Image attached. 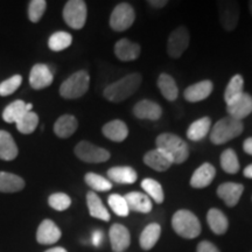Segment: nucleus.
Instances as JSON below:
<instances>
[{
    "mask_svg": "<svg viewBox=\"0 0 252 252\" xmlns=\"http://www.w3.org/2000/svg\"><path fill=\"white\" fill-rule=\"evenodd\" d=\"M143 77L139 72L128 74L115 83L110 84L104 89V97L112 103H121L127 99L139 89Z\"/></svg>",
    "mask_w": 252,
    "mask_h": 252,
    "instance_id": "1",
    "label": "nucleus"
},
{
    "mask_svg": "<svg viewBox=\"0 0 252 252\" xmlns=\"http://www.w3.org/2000/svg\"><path fill=\"white\" fill-rule=\"evenodd\" d=\"M156 144L157 149L168 154L174 163L180 165V163H184L188 159V145L179 135L174 133H161L158 135Z\"/></svg>",
    "mask_w": 252,
    "mask_h": 252,
    "instance_id": "2",
    "label": "nucleus"
},
{
    "mask_svg": "<svg viewBox=\"0 0 252 252\" xmlns=\"http://www.w3.org/2000/svg\"><path fill=\"white\" fill-rule=\"evenodd\" d=\"M244 124L232 117L220 119L210 130V141L214 145H222L235 139L243 133Z\"/></svg>",
    "mask_w": 252,
    "mask_h": 252,
    "instance_id": "3",
    "label": "nucleus"
},
{
    "mask_svg": "<svg viewBox=\"0 0 252 252\" xmlns=\"http://www.w3.org/2000/svg\"><path fill=\"white\" fill-rule=\"evenodd\" d=\"M172 226L180 237L186 239L196 238L202 231V226L195 214L190 210H178L172 219Z\"/></svg>",
    "mask_w": 252,
    "mask_h": 252,
    "instance_id": "4",
    "label": "nucleus"
},
{
    "mask_svg": "<svg viewBox=\"0 0 252 252\" xmlns=\"http://www.w3.org/2000/svg\"><path fill=\"white\" fill-rule=\"evenodd\" d=\"M90 76L86 70L74 72L60 87V94L65 99H76L89 90Z\"/></svg>",
    "mask_w": 252,
    "mask_h": 252,
    "instance_id": "5",
    "label": "nucleus"
},
{
    "mask_svg": "<svg viewBox=\"0 0 252 252\" xmlns=\"http://www.w3.org/2000/svg\"><path fill=\"white\" fill-rule=\"evenodd\" d=\"M88 8L83 0H69L63 8V19L72 30H81L87 21Z\"/></svg>",
    "mask_w": 252,
    "mask_h": 252,
    "instance_id": "6",
    "label": "nucleus"
},
{
    "mask_svg": "<svg viewBox=\"0 0 252 252\" xmlns=\"http://www.w3.org/2000/svg\"><path fill=\"white\" fill-rule=\"evenodd\" d=\"M75 156L88 163H100L108 161L111 154L108 150L96 146L90 141H80L75 147Z\"/></svg>",
    "mask_w": 252,
    "mask_h": 252,
    "instance_id": "7",
    "label": "nucleus"
},
{
    "mask_svg": "<svg viewBox=\"0 0 252 252\" xmlns=\"http://www.w3.org/2000/svg\"><path fill=\"white\" fill-rule=\"evenodd\" d=\"M135 20L134 9L127 2H121L113 8L110 15V27L116 32L128 30Z\"/></svg>",
    "mask_w": 252,
    "mask_h": 252,
    "instance_id": "8",
    "label": "nucleus"
},
{
    "mask_svg": "<svg viewBox=\"0 0 252 252\" xmlns=\"http://www.w3.org/2000/svg\"><path fill=\"white\" fill-rule=\"evenodd\" d=\"M189 41H190V36H189L187 28L184 26L175 28L167 40V54L173 59L181 58L186 49L188 48Z\"/></svg>",
    "mask_w": 252,
    "mask_h": 252,
    "instance_id": "9",
    "label": "nucleus"
},
{
    "mask_svg": "<svg viewBox=\"0 0 252 252\" xmlns=\"http://www.w3.org/2000/svg\"><path fill=\"white\" fill-rule=\"evenodd\" d=\"M220 20L225 31L231 32L237 27L239 19V4L236 1H219Z\"/></svg>",
    "mask_w": 252,
    "mask_h": 252,
    "instance_id": "10",
    "label": "nucleus"
},
{
    "mask_svg": "<svg viewBox=\"0 0 252 252\" xmlns=\"http://www.w3.org/2000/svg\"><path fill=\"white\" fill-rule=\"evenodd\" d=\"M54 80V71L49 65L37 63L32 68L30 74V84L33 89L41 90L49 87Z\"/></svg>",
    "mask_w": 252,
    "mask_h": 252,
    "instance_id": "11",
    "label": "nucleus"
},
{
    "mask_svg": "<svg viewBox=\"0 0 252 252\" xmlns=\"http://www.w3.org/2000/svg\"><path fill=\"white\" fill-rule=\"evenodd\" d=\"M226 112L229 117L237 121H242L252 112V96L248 93H243L238 98L226 104Z\"/></svg>",
    "mask_w": 252,
    "mask_h": 252,
    "instance_id": "12",
    "label": "nucleus"
},
{
    "mask_svg": "<svg viewBox=\"0 0 252 252\" xmlns=\"http://www.w3.org/2000/svg\"><path fill=\"white\" fill-rule=\"evenodd\" d=\"M62 232L52 220H43L36 230V241L42 245H52L60 241Z\"/></svg>",
    "mask_w": 252,
    "mask_h": 252,
    "instance_id": "13",
    "label": "nucleus"
},
{
    "mask_svg": "<svg viewBox=\"0 0 252 252\" xmlns=\"http://www.w3.org/2000/svg\"><path fill=\"white\" fill-rule=\"evenodd\" d=\"M109 237L113 252H124L131 244V235L128 229L118 223L111 225Z\"/></svg>",
    "mask_w": 252,
    "mask_h": 252,
    "instance_id": "14",
    "label": "nucleus"
},
{
    "mask_svg": "<svg viewBox=\"0 0 252 252\" xmlns=\"http://www.w3.org/2000/svg\"><path fill=\"white\" fill-rule=\"evenodd\" d=\"M244 191V186L237 182H224L217 188V195L224 201L226 206L232 208L237 206Z\"/></svg>",
    "mask_w": 252,
    "mask_h": 252,
    "instance_id": "15",
    "label": "nucleus"
},
{
    "mask_svg": "<svg viewBox=\"0 0 252 252\" xmlns=\"http://www.w3.org/2000/svg\"><path fill=\"white\" fill-rule=\"evenodd\" d=\"M213 82L209 80H204L189 86L187 89L185 90L184 97L187 102L197 103L208 98V97L210 96V94L213 93Z\"/></svg>",
    "mask_w": 252,
    "mask_h": 252,
    "instance_id": "16",
    "label": "nucleus"
},
{
    "mask_svg": "<svg viewBox=\"0 0 252 252\" xmlns=\"http://www.w3.org/2000/svg\"><path fill=\"white\" fill-rule=\"evenodd\" d=\"M216 175V168L210 162H204L195 169L190 178V186L193 188H206L212 185Z\"/></svg>",
    "mask_w": 252,
    "mask_h": 252,
    "instance_id": "17",
    "label": "nucleus"
},
{
    "mask_svg": "<svg viewBox=\"0 0 252 252\" xmlns=\"http://www.w3.org/2000/svg\"><path fill=\"white\" fill-rule=\"evenodd\" d=\"M133 115L139 119L159 121L162 115V109L159 104L153 100L143 99L133 106Z\"/></svg>",
    "mask_w": 252,
    "mask_h": 252,
    "instance_id": "18",
    "label": "nucleus"
},
{
    "mask_svg": "<svg viewBox=\"0 0 252 252\" xmlns=\"http://www.w3.org/2000/svg\"><path fill=\"white\" fill-rule=\"evenodd\" d=\"M144 162L146 163V166H149L150 168L154 169L158 172H165L171 167L173 163L172 158L168 154L163 152V151L156 149L152 151H149L144 156Z\"/></svg>",
    "mask_w": 252,
    "mask_h": 252,
    "instance_id": "19",
    "label": "nucleus"
},
{
    "mask_svg": "<svg viewBox=\"0 0 252 252\" xmlns=\"http://www.w3.org/2000/svg\"><path fill=\"white\" fill-rule=\"evenodd\" d=\"M140 46L128 39H121L115 45V55L123 62L134 61L140 56Z\"/></svg>",
    "mask_w": 252,
    "mask_h": 252,
    "instance_id": "20",
    "label": "nucleus"
},
{
    "mask_svg": "<svg viewBox=\"0 0 252 252\" xmlns=\"http://www.w3.org/2000/svg\"><path fill=\"white\" fill-rule=\"evenodd\" d=\"M130 212L149 214L153 209L152 200L140 191H131L124 196Z\"/></svg>",
    "mask_w": 252,
    "mask_h": 252,
    "instance_id": "21",
    "label": "nucleus"
},
{
    "mask_svg": "<svg viewBox=\"0 0 252 252\" xmlns=\"http://www.w3.org/2000/svg\"><path fill=\"white\" fill-rule=\"evenodd\" d=\"M110 181L121 185H132L137 181L138 174L130 166H116L108 171Z\"/></svg>",
    "mask_w": 252,
    "mask_h": 252,
    "instance_id": "22",
    "label": "nucleus"
},
{
    "mask_svg": "<svg viewBox=\"0 0 252 252\" xmlns=\"http://www.w3.org/2000/svg\"><path fill=\"white\" fill-rule=\"evenodd\" d=\"M102 132L108 139L115 141V143H122L128 135L127 125L119 119L106 123L102 127Z\"/></svg>",
    "mask_w": 252,
    "mask_h": 252,
    "instance_id": "23",
    "label": "nucleus"
},
{
    "mask_svg": "<svg viewBox=\"0 0 252 252\" xmlns=\"http://www.w3.org/2000/svg\"><path fill=\"white\" fill-rule=\"evenodd\" d=\"M207 222L212 231L216 235H224L228 231L229 220L222 210L212 208L207 214Z\"/></svg>",
    "mask_w": 252,
    "mask_h": 252,
    "instance_id": "24",
    "label": "nucleus"
},
{
    "mask_svg": "<svg viewBox=\"0 0 252 252\" xmlns=\"http://www.w3.org/2000/svg\"><path fill=\"white\" fill-rule=\"evenodd\" d=\"M78 127V122L75 116L63 115L60 117L54 124V132L59 138L65 139L71 137Z\"/></svg>",
    "mask_w": 252,
    "mask_h": 252,
    "instance_id": "25",
    "label": "nucleus"
},
{
    "mask_svg": "<svg viewBox=\"0 0 252 252\" xmlns=\"http://www.w3.org/2000/svg\"><path fill=\"white\" fill-rule=\"evenodd\" d=\"M87 204L89 214L94 219L105 220V222H109L110 219H111L108 209L103 204L100 197L94 191H89L87 194Z\"/></svg>",
    "mask_w": 252,
    "mask_h": 252,
    "instance_id": "26",
    "label": "nucleus"
},
{
    "mask_svg": "<svg viewBox=\"0 0 252 252\" xmlns=\"http://www.w3.org/2000/svg\"><path fill=\"white\" fill-rule=\"evenodd\" d=\"M18 146L11 134L4 130H0V159L11 161L18 157Z\"/></svg>",
    "mask_w": 252,
    "mask_h": 252,
    "instance_id": "27",
    "label": "nucleus"
},
{
    "mask_svg": "<svg viewBox=\"0 0 252 252\" xmlns=\"http://www.w3.org/2000/svg\"><path fill=\"white\" fill-rule=\"evenodd\" d=\"M212 130V121L209 117H202L189 125L187 137L191 141H200L204 139Z\"/></svg>",
    "mask_w": 252,
    "mask_h": 252,
    "instance_id": "28",
    "label": "nucleus"
},
{
    "mask_svg": "<svg viewBox=\"0 0 252 252\" xmlns=\"http://www.w3.org/2000/svg\"><path fill=\"white\" fill-rule=\"evenodd\" d=\"M25 188V180L13 173L0 172V191L1 193H17Z\"/></svg>",
    "mask_w": 252,
    "mask_h": 252,
    "instance_id": "29",
    "label": "nucleus"
},
{
    "mask_svg": "<svg viewBox=\"0 0 252 252\" xmlns=\"http://www.w3.org/2000/svg\"><path fill=\"white\" fill-rule=\"evenodd\" d=\"M161 235V226L158 223H151L143 230L139 237V244L143 250L149 251L156 247Z\"/></svg>",
    "mask_w": 252,
    "mask_h": 252,
    "instance_id": "30",
    "label": "nucleus"
},
{
    "mask_svg": "<svg viewBox=\"0 0 252 252\" xmlns=\"http://www.w3.org/2000/svg\"><path fill=\"white\" fill-rule=\"evenodd\" d=\"M158 88H159L160 93L169 102H174L179 96V89L176 86V82L171 75L168 74H160L158 77Z\"/></svg>",
    "mask_w": 252,
    "mask_h": 252,
    "instance_id": "31",
    "label": "nucleus"
},
{
    "mask_svg": "<svg viewBox=\"0 0 252 252\" xmlns=\"http://www.w3.org/2000/svg\"><path fill=\"white\" fill-rule=\"evenodd\" d=\"M244 78L242 75H235L228 83L224 91V102L229 104L232 100L238 98L244 93Z\"/></svg>",
    "mask_w": 252,
    "mask_h": 252,
    "instance_id": "32",
    "label": "nucleus"
},
{
    "mask_svg": "<svg viewBox=\"0 0 252 252\" xmlns=\"http://www.w3.org/2000/svg\"><path fill=\"white\" fill-rule=\"evenodd\" d=\"M220 161L222 169L228 174H236L241 168L237 154L232 149H226L223 151L222 154H220Z\"/></svg>",
    "mask_w": 252,
    "mask_h": 252,
    "instance_id": "33",
    "label": "nucleus"
},
{
    "mask_svg": "<svg viewBox=\"0 0 252 252\" xmlns=\"http://www.w3.org/2000/svg\"><path fill=\"white\" fill-rule=\"evenodd\" d=\"M141 188L146 191L147 196L152 198L154 202H157L158 204H161L163 202V200H165L162 186L157 180H154V179H144V180L141 181Z\"/></svg>",
    "mask_w": 252,
    "mask_h": 252,
    "instance_id": "34",
    "label": "nucleus"
},
{
    "mask_svg": "<svg viewBox=\"0 0 252 252\" xmlns=\"http://www.w3.org/2000/svg\"><path fill=\"white\" fill-rule=\"evenodd\" d=\"M26 112V103L21 99L14 100L5 108L2 112V119L6 123H17Z\"/></svg>",
    "mask_w": 252,
    "mask_h": 252,
    "instance_id": "35",
    "label": "nucleus"
},
{
    "mask_svg": "<svg viewBox=\"0 0 252 252\" xmlns=\"http://www.w3.org/2000/svg\"><path fill=\"white\" fill-rule=\"evenodd\" d=\"M72 42V36L67 32H55L50 35L48 40V47L53 52H62L67 49Z\"/></svg>",
    "mask_w": 252,
    "mask_h": 252,
    "instance_id": "36",
    "label": "nucleus"
},
{
    "mask_svg": "<svg viewBox=\"0 0 252 252\" xmlns=\"http://www.w3.org/2000/svg\"><path fill=\"white\" fill-rule=\"evenodd\" d=\"M15 124L20 133L31 134L36 130L37 124H39V116L33 111H27Z\"/></svg>",
    "mask_w": 252,
    "mask_h": 252,
    "instance_id": "37",
    "label": "nucleus"
},
{
    "mask_svg": "<svg viewBox=\"0 0 252 252\" xmlns=\"http://www.w3.org/2000/svg\"><path fill=\"white\" fill-rule=\"evenodd\" d=\"M84 181L87 182V185L96 191H108L112 188V182L105 179L102 175L96 174V173H87L84 176Z\"/></svg>",
    "mask_w": 252,
    "mask_h": 252,
    "instance_id": "38",
    "label": "nucleus"
},
{
    "mask_svg": "<svg viewBox=\"0 0 252 252\" xmlns=\"http://www.w3.org/2000/svg\"><path fill=\"white\" fill-rule=\"evenodd\" d=\"M108 202L110 208L116 215L121 217H126L130 214V209H128L127 203H126L124 196L119 194H111L108 198Z\"/></svg>",
    "mask_w": 252,
    "mask_h": 252,
    "instance_id": "39",
    "label": "nucleus"
},
{
    "mask_svg": "<svg viewBox=\"0 0 252 252\" xmlns=\"http://www.w3.org/2000/svg\"><path fill=\"white\" fill-rule=\"evenodd\" d=\"M48 204L54 210L63 212V210H67L71 206V198L69 195L64 193H54L49 196Z\"/></svg>",
    "mask_w": 252,
    "mask_h": 252,
    "instance_id": "40",
    "label": "nucleus"
},
{
    "mask_svg": "<svg viewBox=\"0 0 252 252\" xmlns=\"http://www.w3.org/2000/svg\"><path fill=\"white\" fill-rule=\"evenodd\" d=\"M47 8V2L45 0H32L28 6V18L32 23H37L42 18Z\"/></svg>",
    "mask_w": 252,
    "mask_h": 252,
    "instance_id": "41",
    "label": "nucleus"
},
{
    "mask_svg": "<svg viewBox=\"0 0 252 252\" xmlns=\"http://www.w3.org/2000/svg\"><path fill=\"white\" fill-rule=\"evenodd\" d=\"M23 83V77L20 75H14L8 80L0 83V96H9L17 91L19 87Z\"/></svg>",
    "mask_w": 252,
    "mask_h": 252,
    "instance_id": "42",
    "label": "nucleus"
},
{
    "mask_svg": "<svg viewBox=\"0 0 252 252\" xmlns=\"http://www.w3.org/2000/svg\"><path fill=\"white\" fill-rule=\"evenodd\" d=\"M196 252H220L216 245H214L212 242L202 241L198 243L196 248Z\"/></svg>",
    "mask_w": 252,
    "mask_h": 252,
    "instance_id": "43",
    "label": "nucleus"
},
{
    "mask_svg": "<svg viewBox=\"0 0 252 252\" xmlns=\"http://www.w3.org/2000/svg\"><path fill=\"white\" fill-rule=\"evenodd\" d=\"M103 241V232L100 230H94L93 232V244L96 248H98L102 244Z\"/></svg>",
    "mask_w": 252,
    "mask_h": 252,
    "instance_id": "44",
    "label": "nucleus"
},
{
    "mask_svg": "<svg viewBox=\"0 0 252 252\" xmlns=\"http://www.w3.org/2000/svg\"><path fill=\"white\" fill-rule=\"evenodd\" d=\"M147 4L152 6L153 8H162L168 4V1H167V0H149Z\"/></svg>",
    "mask_w": 252,
    "mask_h": 252,
    "instance_id": "45",
    "label": "nucleus"
},
{
    "mask_svg": "<svg viewBox=\"0 0 252 252\" xmlns=\"http://www.w3.org/2000/svg\"><path fill=\"white\" fill-rule=\"evenodd\" d=\"M243 150L245 153L249 154V156H252V137L244 140Z\"/></svg>",
    "mask_w": 252,
    "mask_h": 252,
    "instance_id": "46",
    "label": "nucleus"
},
{
    "mask_svg": "<svg viewBox=\"0 0 252 252\" xmlns=\"http://www.w3.org/2000/svg\"><path fill=\"white\" fill-rule=\"evenodd\" d=\"M243 174H244L245 178L252 179V163H251V165H249L248 167H245Z\"/></svg>",
    "mask_w": 252,
    "mask_h": 252,
    "instance_id": "47",
    "label": "nucleus"
},
{
    "mask_svg": "<svg viewBox=\"0 0 252 252\" xmlns=\"http://www.w3.org/2000/svg\"><path fill=\"white\" fill-rule=\"evenodd\" d=\"M45 252H68V251L65 250L64 248H62V247H56V248L49 249V250H47Z\"/></svg>",
    "mask_w": 252,
    "mask_h": 252,
    "instance_id": "48",
    "label": "nucleus"
},
{
    "mask_svg": "<svg viewBox=\"0 0 252 252\" xmlns=\"http://www.w3.org/2000/svg\"><path fill=\"white\" fill-rule=\"evenodd\" d=\"M32 109H33V104L32 103H26V110L27 111H32Z\"/></svg>",
    "mask_w": 252,
    "mask_h": 252,
    "instance_id": "49",
    "label": "nucleus"
},
{
    "mask_svg": "<svg viewBox=\"0 0 252 252\" xmlns=\"http://www.w3.org/2000/svg\"><path fill=\"white\" fill-rule=\"evenodd\" d=\"M249 7H250V11H251V14H252V0H251V1H249Z\"/></svg>",
    "mask_w": 252,
    "mask_h": 252,
    "instance_id": "50",
    "label": "nucleus"
}]
</instances>
